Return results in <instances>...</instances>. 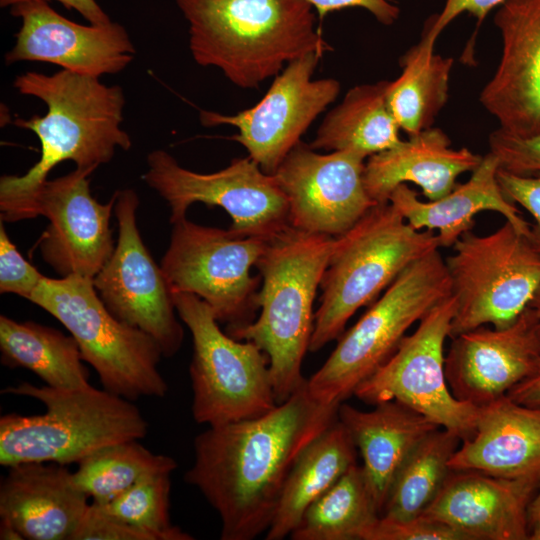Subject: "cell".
Wrapping results in <instances>:
<instances>
[{
  "label": "cell",
  "mask_w": 540,
  "mask_h": 540,
  "mask_svg": "<svg viewBox=\"0 0 540 540\" xmlns=\"http://www.w3.org/2000/svg\"><path fill=\"white\" fill-rule=\"evenodd\" d=\"M449 466L540 485V408L508 395L478 407L475 432L462 441Z\"/></svg>",
  "instance_id": "cell-23"
},
{
  "label": "cell",
  "mask_w": 540,
  "mask_h": 540,
  "mask_svg": "<svg viewBox=\"0 0 540 540\" xmlns=\"http://www.w3.org/2000/svg\"><path fill=\"white\" fill-rule=\"evenodd\" d=\"M72 540H156L135 526L125 523L90 503Z\"/></svg>",
  "instance_id": "cell-39"
},
{
  "label": "cell",
  "mask_w": 540,
  "mask_h": 540,
  "mask_svg": "<svg viewBox=\"0 0 540 540\" xmlns=\"http://www.w3.org/2000/svg\"><path fill=\"white\" fill-rule=\"evenodd\" d=\"M66 465L24 462L0 482V521L28 540H72L90 503Z\"/></svg>",
  "instance_id": "cell-22"
},
{
  "label": "cell",
  "mask_w": 540,
  "mask_h": 540,
  "mask_svg": "<svg viewBox=\"0 0 540 540\" xmlns=\"http://www.w3.org/2000/svg\"><path fill=\"white\" fill-rule=\"evenodd\" d=\"M90 175L75 168L48 179L36 195V217L49 220L39 240L41 257L60 277L94 279L115 248L110 218L117 192L107 203L98 202L91 194Z\"/></svg>",
  "instance_id": "cell-17"
},
{
  "label": "cell",
  "mask_w": 540,
  "mask_h": 540,
  "mask_svg": "<svg viewBox=\"0 0 540 540\" xmlns=\"http://www.w3.org/2000/svg\"><path fill=\"white\" fill-rule=\"evenodd\" d=\"M21 95L41 100L45 115L16 118L14 125L39 139V160L23 175L0 178V217L17 222L36 217L35 199L49 173L72 161L91 174L111 161L116 150H129L132 141L122 129L125 95L118 85L61 69L53 74L28 71L15 77Z\"/></svg>",
  "instance_id": "cell-2"
},
{
  "label": "cell",
  "mask_w": 540,
  "mask_h": 540,
  "mask_svg": "<svg viewBox=\"0 0 540 540\" xmlns=\"http://www.w3.org/2000/svg\"><path fill=\"white\" fill-rule=\"evenodd\" d=\"M502 54L480 102L501 129L520 136L540 131V0H505L494 17Z\"/></svg>",
  "instance_id": "cell-20"
},
{
  "label": "cell",
  "mask_w": 540,
  "mask_h": 540,
  "mask_svg": "<svg viewBox=\"0 0 540 540\" xmlns=\"http://www.w3.org/2000/svg\"><path fill=\"white\" fill-rule=\"evenodd\" d=\"M439 248L434 231L414 229L389 202L374 205L335 237L309 351L338 339L359 308L372 304L411 263Z\"/></svg>",
  "instance_id": "cell-6"
},
{
  "label": "cell",
  "mask_w": 540,
  "mask_h": 540,
  "mask_svg": "<svg viewBox=\"0 0 540 540\" xmlns=\"http://www.w3.org/2000/svg\"><path fill=\"white\" fill-rule=\"evenodd\" d=\"M453 59L434 53L421 41L400 59L401 75L389 82L387 102L408 136L432 127L448 100Z\"/></svg>",
  "instance_id": "cell-30"
},
{
  "label": "cell",
  "mask_w": 540,
  "mask_h": 540,
  "mask_svg": "<svg viewBox=\"0 0 540 540\" xmlns=\"http://www.w3.org/2000/svg\"><path fill=\"white\" fill-rule=\"evenodd\" d=\"M29 301L69 331L103 389L131 401L166 395L168 385L158 368L164 357L159 344L116 318L98 296L93 279L45 276Z\"/></svg>",
  "instance_id": "cell-8"
},
{
  "label": "cell",
  "mask_w": 540,
  "mask_h": 540,
  "mask_svg": "<svg viewBox=\"0 0 540 540\" xmlns=\"http://www.w3.org/2000/svg\"><path fill=\"white\" fill-rule=\"evenodd\" d=\"M356 447L337 419L299 455L283 488L266 540H281L295 530L306 509L351 466Z\"/></svg>",
  "instance_id": "cell-27"
},
{
  "label": "cell",
  "mask_w": 540,
  "mask_h": 540,
  "mask_svg": "<svg viewBox=\"0 0 540 540\" xmlns=\"http://www.w3.org/2000/svg\"><path fill=\"white\" fill-rule=\"evenodd\" d=\"M498 168L497 159L489 152L471 177L445 196L421 201L416 191L400 184L391 193L389 203L414 229L437 230L440 248L452 247L462 234L472 230L474 217L482 211L498 212L527 237L530 223L503 194L497 180Z\"/></svg>",
  "instance_id": "cell-25"
},
{
  "label": "cell",
  "mask_w": 540,
  "mask_h": 540,
  "mask_svg": "<svg viewBox=\"0 0 540 540\" xmlns=\"http://www.w3.org/2000/svg\"><path fill=\"white\" fill-rule=\"evenodd\" d=\"M445 260L456 302L450 338L483 325L504 328L540 286V253L506 221L488 235L465 232Z\"/></svg>",
  "instance_id": "cell-10"
},
{
  "label": "cell",
  "mask_w": 540,
  "mask_h": 540,
  "mask_svg": "<svg viewBox=\"0 0 540 540\" xmlns=\"http://www.w3.org/2000/svg\"><path fill=\"white\" fill-rule=\"evenodd\" d=\"M142 178L168 203L171 223L201 202L223 208L232 219L229 230L238 236L270 238L290 225L288 201L275 177L249 156L219 171L199 173L156 149L147 156Z\"/></svg>",
  "instance_id": "cell-13"
},
{
  "label": "cell",
  "mask_w": 540,
  "mask_h": 540,
  "mask_svg": "<svg viewBox=\"0 0 540 540\" xmlns=\"http://www.w3.org/2000/svg\"><path fill=\"white\" fill-rule=\"evenodd\" d=\"M488 144L500 169L518 175L540 173V131L520 136L498 128L489 135Z\"/></svg>",
  "instance_id": "cell-35"
},
{
  "label": "cell",
  "mask_w": 540,
  "mask_h": 540,
  "mask_svg": "<svg viewBox=\"0 0 540 540\" xmlns=\"http://www.w3.org/2000/svg\"><path fill=\"white\" fill-rule=\"evenodd\" d=\"M174 458L155 454L139 440L104 446L77 463L72 472L74 485L96 504H106L141 478L159 472H173Z\"/></svg>",
  "instance_id": "cell-33"
},
{
  "label": "cell",
  "mask_w": 540,
  "mask_h": 540,
  "mask_svg": "<svg viewBox=\"0 0 540 540\" xmlns=\"http://www.w3.org/2000/svg\"><path fill=\"white\" fill-rule=\"evenodd\" d=\"M335 237L287 226L268 238L256 263L262 279L257 293L260 315L225 331L250 341L268 357L278 404L307 383L302 362L314 327L313 304Z\"/></svg>",
  "instance_id": "cell-4"
},
{
  "label": "cell",
  "mask_w": 540,
  "mask_h": 540,
  "mask_svg": "<svg viewBox=\"0 0 540 540\" xmlns=\"http://www.w3.org/2000/svg\"><path fill=\"white\" fill-rule=\"evenodd\" d=\"M374 406L362 411L342 402L337 417L361 454L363 473L381 516L398 471L415 447L439 426L394 400Z\"/></svg>",
  "instance_id": "cell-26"
},
{
  "label": "cell",
  "mask_w": 540,
  "mask_h": 540,
  "mask_svg": "<svg viewBox=\"0 0 540 540\" xmlns=\"http://www.w3.org/2000/svg\"><path fill=\"white\" fill-rule=\"evenodd\" d=\"M2 393L33 398L46 408L41 414L0 417L2 466L24 462L67 466L104 446L141 440L148 433V422L133 401L90 384L60 389L21 382Z\"/></svg>",
  "instance_id": "cell-5"
},
{
  "label": "cell",
  "mask_w": 540,
  "mask_h": 540,
  "mask_svg": "<svg viewBox=\"0 0 540 540\" xmlns=\"http://www.w3.org/2000/svg\"><path fill=\"white\" fill-rule=\"evenodd\" d=\"M116 192L117 244L93 284L116 318L153 337L169 358L180 350L184 338L172 293L138 230V195L133 189Z\"/></svg>",
  "instance_id": "cell-14"
},
{
  "label": "cell",
  "mask_w": 540,
  "mask_h": 540,
  "mask_svg": "<svg viewBox=\"0 0 540 540\" xmlns=\"http://www.w3.org/2000/svg\"><path fill=\"white\" fill-rule=\"evenodd\" d=\"M1 363L24 368L49 387L79 389L89 385V371L72 335L33 321L0 316Z\"/></svg>",
  "instance_id": "cell-29"
},
{
  "label": "cell",
  "mask_w": 540,
  "mask_h": 540,
  "mask_svg": "<svg viewBox=\"0 0 540 540\" xmlns=\"http://www.w3.org/2000/svg\"><path fill=\"white\" fill-rule=\"evenodd\" d=\"M161 268L171 291L191 293L212 310L225 331L255 320L258 277H252L268 238L243 237L186 217L174 221Z\"/></svg>",
  "instance_id": "cell-11"
},
{
  "label": "cell",
  "mask_w": 540,
  "mask_h": 540,
  "mask_svg": "<svg viewBox=\"0 0 540 540\" xmlns=\"http://www.w3.org/2000/svg\"><path fill=\"white\" fill-rule=\"evenodd\" d=\"M507 395L525 406L540 408V360L534 372L512 387Z\"/></svg>",
  "instance_id": "cell-43"
},
{
  "label": "cell",
  "mask_w": 540,
  "mask_h": 540,
  "mask_svg": "<svg viewBox=\"0 0 540 540\" xmlns=\"http://www.w3.org/2000/svg\"><path fill=\"white\" fill-rule=\"evenodd\" d=\"M389 82L351 88L327 113L310 147L353 152L366 159L400 143L401 129L387 102Z\"/></svg>",
  "instance_id": "cell-28"
},
{
  "label": "cell",
  "mask_w": 540,
  "mask_h": 540,
  "mask_svg": "<svg viewBox=\"0 0 540 540\" xmlns=\"http://www.w3.org/2000/svg\"><path fill=\"white\" fill-rule=\"evenodd\" d=\"M497 180L505 197L525 208L533 217L526 237L540 253V173L532 175L513 174L498 168Z\"/></svg>",
  "instance_id": "cell-38"
},
{
  "label": "cell",
  "mask_w": 540,
  "mask_h": 540,
  "mask_svg": "<svg viewBox=\"0 0 540 540\" xmlns=\"http://www.w3.org/2000/svg\"><path fill=\"white\" fill-rule=\"evenodd\" d=\"M529 540H540V520H538L530 529Z\"/></svg>",
  "instance_id": "cell-47"
},
{
  "label": "cell",
  "mask_w": 540,
  "mask_h": 540,
  "mask_svg": "<svg viewBox=\"0 0 540 540\" xmlns=\"http://www.w3.org/2000/svg\"><path fill=\"white\" fill-rule=\"evenodd\" d=\"M538 520H540V487L538 488L528 507V521L530 529Z\"/></svg>",
  "instance_id": "cell-44"
},
{
  "label": "cell",
  "mask_w": 540,
  "mask_h": 540,
  "mask_svg": "<svg viewBox=\"0 0 540 540\" xmlns=\"http://www.w3.org/2000/svg\"><path fill=\"white\" fill-rule=\"evenodd\" d=\"M322 20L327 14L349 7H360L369 11L378 22L384 25L393 24L400 13L399 8L391 0H306Z\"/></svg>",
  "instance_id": "cell-41"
},
{
  "label": "cell",
  "mask_w": 540,
  "mask_h": 540,
  "mask_svg": "<svg viewBox=\"0 0 540 540\" xmlns=\"http://www.w3.org/2000/svg\"><path fill=\"white\" fill-rule=\"evenodd\" d=\"M455 309L453 295L434 306L354 395L370 405L397 401L456 434L462 442L475 432L478 407L458 400L445 375L444 344Z\"/></svg>",
  "instance_id": "cell-12"
},
{
  "label": "cell",
  "mask_w": 540,
  "mask_h": 540,
  "mask_svg": "<svg viewBox=\"0 0 540 540\" xmlns=\"http://www.w3.org/2000/svg\"><path fill=\"white\" fill-rule=\"evenodd\" d=\"M528 307L531 308L535 316L536 334H537V338L540 345V286L538 287L535 294L533 295V298L530 301Z\"/></svg>",
  "instance_id": "cell-45"
},
{
  "label": "cell",
  "mask_w": 540,
  "mask_h": 540,
  "mask_svg": "<svg viewBox=\"0 0 540 540\" xmlns=\"http://www.w3.org/2000/svg\"><path fill=\"white\" fill-rule=\"evenodd\" d=\"M380 517L362 466H351L304 512L293 540H362Z\"/></svg>",
  "instance_id": "cell-31"
},
{
  "label": "cell",
  "mask_w": 540,
  "mask_h": 540,
  "mask_svg": "<svg viewBox=\"0 0 540 540\" xmlns=\"http://www.w3.org/2000/svg\"><path fill=\"white\" fill-rule=\"evenodd\" d=\"M362 540H467L451 526L425 516L394 519L380 516Z\"/></svg>",
  "instance_id": "cell-36"
},
{
  "label": "cell",
  "mask_w": 540,
  "mask_h": 540,
  "mask_svg": "<svg viewBox=\"0 0 540 540\" xmlns=\"http://www.w3.org/2000/svg\"><path fill=\"white\" fill-rule=\"evenodd\" d=\"M451 295L439 249L406 267L346 332L321 368L307 379L317 402L339 406L396 351L407 330Z\"/></svg>",
  "instance_id": "cell-7"
},
{
  "label": "cell",
  "mask_w": 540,
  "mask_h": 540,
  "mask_svg": "<svg viewBox=\"0 0 540 540\" xmlns=\"http://www.w3.org/2000/svg\"><path fill=\"white\" fill-rule=\"evenodd\" d=\"M539 484L473 470H452L421 514L443 522L467 540H526L528 507Z\"/></svg>",
  "instance_id": "cell-21"
},
{
  "label": "cell",
  "mask_w": 540,
  "mask_h": 540,
  "mask_svg": "<svg viewBox=\"0 0 540 540\" xmlns=\"http://www.w3.org/2000/svg\"><path fill=\"white\" fill-rule=\"evenodd\" d=\"M189 24L194 61L234 85L258 88L291 61L332 47L306 0H174Z\"/></svg>",
  "instance_id": "cell-3"
},
{
  "label": "cell",
  "mask_w": 540,
  "mask_h": 540,
  "mask_svg": "<svg viewBox=\"0 0 540 540\" xmlns=\"http://www.w3.org/2000/svg\"><path fill=\"white\" fill-rule=\"evenodd\" d=\"M482 158L466 147L452 148L443 130L430 127L368 157L364 185L376 204L388 203L393 190L406 183L419 186L429 201L437 200L454 189L461 174L474 171Z\"/></svg>",
  "instance_id": "cell-24"
},
{
  "label": "cell",
  "mask_w": 540,
  "mask_h": 540,
  "mask_svg": "<svg viewBox=\"0 0 540 540\" xmlns=\"http://www.w3.org/2000/svg\"><path fill=\"white\" fill-rule=\"evenodd\" d=\"M540 345L533 311L527 307L511 325H487L451 338L445 375L452 394L476 407L507 395L536 369Z\"/></svg>",
  "instance_id": "cell-19"
},
{
  "label": "cell",
  "mask_w": 540,
  "mask_h": 540,
  "mask_svg": "<svg viewBox=\"0 0 540 540\" xmlns=\"http://www.w3.org/2000/svg\"><path fill=\"white\" fill-rule=\"evenodd\" d=\"M505 0H446L441 13L428 20L421 42L433 48L438 36L457 16L467 12L481 23L487 14Z\"/></svg>",
  "instance_id": "cell-40"
},
{
  "label": "cell",
  "mask_w": 540,
  "mask_h": 540,
  "mask_svg": "<svg viewBox=\"0 0 540 540\" xmlns=\"http://www.w3.org/2000/svg\"><path fill=\"white\" fill-rule=\"evenodd\" d=\"M365 158L348 151L328 154L300 141L274 172L299 230L337 237L376 203L364 185Z\"/></svg>",
  "instance_id": "cell-16"
},
{
  "label": "cell",
  "mask_w": 540,
  "mask_h": 540,
  "mask_svg": "<svg viewBox=\"0 0 540 540\" xmlns=\"http://www.w3.org/2000/svg\"><path fill=\"white\" fill-rule=\"evenodd\" d=\"M170 475L171 472L147 475L110 502L97 505L113 517L152 534L156 540H192V535L171 523Z\"/></svg>",
  "instance_id": "cell-34"
},
{
  "label": "cell",
  "mask_w": 540,
  "mask_h": 540,
  "mask_svg": "<svg viewBox=\"0 0 540 540\" xmlns=\"http://www.w3.org/2000/svg\"><path fill=\"white\" fill-rule=\"evenodd\" d=\"M21 20L7 65L46 62L73 73L100 78L123 71L136 49L126 29L116 22L82 25L56 12L46 1H27L10 7Z\"/></svg>",
  "instance_id": "cell-18"
},
{
  "label": "cell",
  "mask_w": 540,
  "mask_h": 540,
  "mask_svg": "<svg viewBox=\"0 0 540 540\" xmlns=\"http://www.w3.org/2000/svg\"><path fill=\"white\" fill-rule=\"evenodd\" d=\"M171 293L178 317L193 339L189 374L194 420L218 426L274 409L278 403L266 354L254 343L223 332L211 308L198 296Z\"/></svg>",
  "instance_id": "cell-9"
},
{
  "label": "cell",
  "mask_w": 540,
  "mask_h": 540,
  "mask_svg": "<svg viewBox=\"0 0 540 540\" xmlns=\"http://www.w3.org/2000/svg\"><path fill=\"white\" fill-rule=\"evenodd\" d=\"M0 539L1 540H19L22 535L7 522L0 521Z\"/></svg>",
  "instance_id": "cell-46"
},
{
  "label": "cell",
  "mask_w": 540,
  "mask_h": 540,
  "mask_svg": "<svg viewBox=\"0 0 540 540\" xmlns=\"http://www.w3.org/2000/svg\"><path fill=\"white\" fill-rule=\"evenodd\" d=\"M321 57L313 52L289 62L263 98L250 108L234 115L200 110L201 124L235 127L238 134L231 139L247 150L263 172L273 175L313 121L339 95L336 79H312Z\"/></svg>",
  "instance_id": "cell-15"
},
{
  "label": "cell",
  "mask_w": 540,
  "mask_h": 540,
  "mask_svg": "<svg viewBox=\"0 0 540 540\" xmlns=\"http://www.w3.org/2000/svg\"><path fill=\"white\" fill-rule=\"evenodd\" d=\"M3 223H0V292L30 300L45 276L24 259L9 239Z\"/></svg>",
  "instance_id": "cell-37"
},
{
  "label": "cell",
  "mask_w": 540,
  "mask_h": 540,
  "mask_svg": "<svg viewBox=\"0 0 540 540\" xmlns=\"http://www.w3.org/2000/svg\"><path fill=\"white\" fill-rule=\"evenodd\" d=\"M460 442L456 434L441 427L429 433L395 476L381 516L394 519L420 516L451 473L450 459Z\"/></svg>",
  "instance_id": "cell-32"
},
{
  "label": "cell",
  "mask_w": 540,
  "mask_h": 540,
  "mask_svg": "<svg viewBox=\"0 0 540 540\" xmlns=\"http://www.w3.org/2000/svg\"><path fill=\"white\" fill-rule=\"evenodd\" d=\"M37 0H0L1 7H12L13 5ZM47 1V0H42ZM67 9H74L79 12L90 24H106L111 22L109 16L100 7L96 0H56Z\"/></svg>",
  "instance_id": "cell-42"
},
{
  "label": "cell",
  "mask_w": 540,
  "mask_h": 540,
  "mask_svg": "<svg viewBox=\"0 0 540 540\" xmlns=\"http://www.w3.org/2000/svg\"><path fill=\"white\" fill-rule=\"evenodd\" d=\"M337 411L314 400L306 383L261 416L209 426L195 437L185 481L217 512L222 540H252L268 530L294 463Z\"/></svg>",
  "instance_id": "cell-1"
}]
</instances>
